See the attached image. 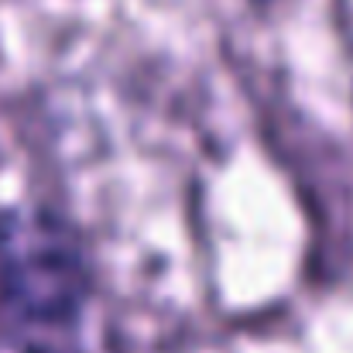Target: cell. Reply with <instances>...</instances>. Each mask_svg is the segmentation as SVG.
Returning <instances> with one entry per match:
<instances>
[{
	"instance_id": "1",
	"label": "cell",
	"mask_w": 353,
	"mask_h": 353,
	"mask_svg": "<svg viewBox=\"0 0 353 353\" xmlns=\"http://www.w3.org/2000/svg\"><path fill=\"white\" fill-rule=\"evenodd\" d=\"M90 264L48 210L0 213V333L14 353H79Z\"/></svg>"
}]
</instances>
